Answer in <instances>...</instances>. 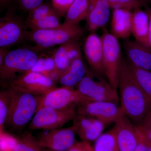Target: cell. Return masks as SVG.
Wrapping results in <instances>:
<instances>
[{
	"mask_svg": "<svg viewBox=\"0 0 151 151\" xmlns=\"http://www.w3.org/2000/svg\"><path fill=\"white\" fill-rule=\"evenodd\" d=\"M118 88L120 106L124 114L135 126H139L151 111V98L135 81L123 58Z\"/></svg>",
	"mask_w": 151,
	"mask_h": 151,
	"instance_id": "cell-1",
	"label": "cell"
},
{
	"mask_svg": "<svg viewBox=\"0 0 151 151\" xmlns=\"http://www.w3.org/2000/svg\"><path fill=\"white\" fill-rule=\"evenodd\" d=\"M7 87L9 102L5 126L11 131L20 132L35 115L43 96Z\"/></svg>",
	"mask_w": 151,
	"mask_h": 151,
	"instance_id": "cell-2",
	"label": "cell"
},
{
	"mask_svg": "<svg viewBox=\"0 0 151 151\" xmlns=\"http://www.w3.org/2000/svg\"><path fill=\"white\" fill-rule=\"evenodd\" d=\"M40 51L36 47L9 50L2 65L0 66L1 85L6 86L11 81L29 71L40 57Z\"/></svg>",
	"mask_w": 151,
	"mask_h": 151,
	"instance_id": "cell-3",
	"label": "cell"
},
{
	"mask_svg": "<svg viewBox=\"0 0 151 151\" xmlns=\"http://www.w3.org/2000/svg\"><path fill=\"white\" fill-rule=\"evenodd\" d=\"M84 34V29L79 24L63 23L61 26L55 28L27 30L26 40L34 42L36 47L41 51L70 41L79 40Z\"/></svg>",
	"mask_w": 151,
	"mask_h": 151,
	"instance_id": "cell-4",
	"label": "cell"
},
{
	"mask_svg": "<svg viewBox=\"0 0 151 151\" xmlns=\"http://www.w3.org/2000/svg\"><path fill=\"white\" fill-rule=\"evenodd\" d=\"M103 45V66L105 76L114 89L117 90L122 60L118 39L107 31L101 36Z\"/></svg>",
	"mask_w": 151,
	"mask_h": 151,
	"instance_id": "cell-5",
	"label": "cell"
},
{
	"mask_svg": "<svg viewBox=\"0 0 151 151\" xmlns=\"http://www.w3.org/2000/svg\"><path fill=\"white\" fill-rule=\"evenodd\" d=\"M77 114L76 106L64 109L43 107L37 111L28 128L31 130L58 129L73 121Z\"/></svg>",
	"mask_w": 151,
	"mask_h": 151,
	"instance_id": "cell-6",
	"label": "cell"
},
{
	"mask_svg": "<svg viewBox=\"0 0 151 151\" xmlns=\"http://www.w3.org/2000/svg\"><path fill=\"white\" fill-rule=\"evenodd\" d=\"M25 21L12 10L0 19V47L9 49L26 40Z\"/></svg>",
	"mask_w": 151,
	"mask_h": 151,
	"instance_id": "cell-7",
	"label": "cell"
},
{
	"mask_svg": "<svg viewBox=\"0 0 151 151\" xmlns=\"http://www.w3.org/2000/svg\"><path fill=\"white\" fill-rule=\"evenodd\" d=\"M90 101H92L91 99L74 87L63 86L55 88L42 96L37 111L43 107L64 109L72 106L76 107L80 103Z\"/></svg>",
	"mask_w": 151,
	"mask_h": 151,
	"instance_id": "cell-8",
	"label": "cell"
},
{
	"mask_svg": "<svg viewBox=\"0 0 151 151\" xmlns=\"http://www.w3.org/2000/svg\"><path fill=\"white\" fill-rule=\"evenodd\" d=\"M77 114L96 118L105 125L116 123L124 113L121 106L105 101H90L80 103L76 106Z\"/></svg>",
	"mask_w": 151,
	"mask_h": 151,
	"instance_id": "cell-9",
	"label": "cell"
},
{
	"mask_svg": "<svg viewBox=\"0 0 151 151\" xmlns=\"http://www.w3.org/2000/svg\"><path fill=\"white\" fill-rule=\"evenodd\" d=\"M76 87L81 94L92 101L112 102L118 105L120 103L117 90L103 79L95 81L89 72Z\"/></svg>",
	"mask_w": 151,
	"mask_h": 151,
	"instance_id": "cell-10",
	"label": "cell"
},
{
	"mask_svg": "<svg viewBox=\"0 0 151 151\" xmlns=\"http://www.w3.org/2000/svg\"><path fill=\"white\" fill-rule=\"evenodd\" d=\"M55 81L40 73L29 72L15 79L5 87L27 93L44 96L56 88Z\"/></svg>",
	"mask_w": 151,
	"mask_h": 151,
	"instance_id": "cell-11",
	"label": "cell"
},
{
	"mask_svg": "<svg viewBox=\"0 0 151 151\" xmlns=\"http://www.w3.org/2000/svg\"><path fill=\"white\" fill-rule=\"evenodd\" d=\"M47 131L42 133L37 139L42 148L55 151H66L76 142L73 126Z\"/></svg>",
	"mask_w": 151,
	"mask_h": 151,
	"instance_id": "cell-12",
	"label": "cell"
},
{
	"mask_svg": "<svg viewBox=\"0 0 151 151\" xmlns=\"http://www.w3.org/2000/svg\"><path fill=\"white\" fill-rule=\"evenodd\" d=\"M83 49L84 56L91 70L100 79H103L102 76L105 75L101 37L95 33H91L85 39Z\"/></svg>",
	"mask_w": 151,
	"mask_h": 151,
	"instance_id": "cell-13",
	"label": "cell"
},
{
	"mask_svg": "<svg viewBox=\"0 0 151 151\" xmlns=\"http://www.w3.org/2000/svg\"><path fill=\"white\" fill-rule=\"evenodd\" d=\"M76 134L81 141H94L103 134L105 124L96 118L77 114L73 120Z\"/></svg>",
	"mask_w": 151,
	"mask_h": 151,
	"instance_id": "cell-14",
	"label": "cell"
},
{
	"mask_svg": "<svg viewBox=\"0 0 151 151\" xmlns=\"http://www.w3.org/2000/svg\"><path fill=\"white\" fill-rule=\"evenodd\" d=\"M116 140L119 151H134L138 143L135 125L124 115L115 123Z\"/></svg>",
	"mask_w": 151,
	"mask_h": 151,
	"instance_id": "cell-15",
	"label": "cell"
},
{
	"mask_svg": "<svg viewBox=\"0 0 151 151\" xmlns=\"http://www.w3.org/2000/svg\"><path fill=\"white\" fill-rule=\"evenodd\" d=\"M110 8L107 0H88L86 19L88 30L93 32L107 24L110 17Z\"/></svg>",
	"mask_w": 151,
	"mask_h": 151,
	"instance_id": "cell-16",
	"label": "cell"
},
{
	"mask_svg": "<svg viewBox=\"0 0 151 151\" xmlns=\"http://www.w3.org/2000/svg\"><path fill=\"white\" fill-rule=\"evenodd\" d=\"M124 47L128 61L137 67L151 70V47L127 39L124 41Z\"/></svg>",
	"mask_w": 151,
	"mask_h": 151,
	"instance_id": "cell-17",
	"label": "cell"
},
{
	"mask_svg": "<svg viewBox=\"0 0 151 151\" xmlns=\"http://www.w3.org/2000/svg\"><path fill=\"white\" fill-rule=\"evenodd\" d=\"M88 72L81 55L70 63L67 68L58 76L57 81L63 86L74 87Z\"/></svg>",
	"mask_w": 151,
	"mask_h": 151,
	"instance_id": "cell-18",
	"label": "cell"
},
{
	"mask_svg": "<svg viewBox=\"0 0 151 151\" xmlns=\"http://www.w3.org/2000/svg\"><path fill=\"white\" fill-rule=\"evenodd\" d=\"M132 18L131 10L114 9L111 22V34L118 39H128L132 34Z\"/></svg>",
	"mask_w": 151,
	"mask_h": 151,
	"instance_id": "cell-19",
	"label": "cell"
},
{
	"mask_svg": "<svg viewBox=\"0 0 151 151\" xmlns=\"http://www.w3.org/2000/svg\"><path fill=\"white\" fill-rule=\"evenodd\" d=\"M132 34L135 40L151 47L148 17L141 8L134 9L132 12Z\"/></svg>",
	"mask_w": 151,
	"mask_h": 151,
	"instance_id": "cell-20",
	"label": "cell"
},
{
	"mask_svg": "<svg viewBox=\"0 0 151 151\" xmlns=\"http://www.w3.org/2000/svg\"><path fill=\"white\" fill-rule=\"evenodd\" d=\"M88 8V0H74L65 15L63 24H79L86 19Z\"/></svg>",
	"mask_w": 151,
	"mask_h": 151,
	"instance_id": "cell-21",
	"label": "cell"
},
{
	"mask_svg": "<svg viewBox=\"0 0 151 151\" xmlns=\"http://www.w3.org/2000/svg\"><path fill=\"white\" fill-rule=\"evenodd\" d=\"M127 65L133 77L139 86L151 98V70L137 67L129 61Z\"/></svg>",
	"mask_w": 151,
	"mask_h": 151,
	"instance_id": "cell-22",
	"label": "cell"
},
{
	"mask_svg": "<svg viewBox=\"0 0 151 151\" xmlns=\"http://www.w3.org/2000/svg\"><path fill=\"white\" fill-rule=\"evenodd\" d=\"M61 17L57 13L48 15L35 22H26L27 29L31 31L50 29L59 27L63 24L60 22Z\"/></svg>",
	"mask_w": 151,
	"mask_h": 151,
	"instance_id": "cell-23",
	"label": "cell"
},
{
	"mask_svg": "<svg viewBox=\"0 0 151 151\" xmlns=\"http://www.w3.org/2000/svg\"><path fill=\"white\" fill-rule=\"evenodd\" d=\"M93 148L94 151H119L114 127L95 141Z\"/></svg>",
	"mask_w": 151,
	"mask_h": 151,
	"instance_id": "cell-24",
	"label": "cell"
},
{
	"mask_svg": "<svg viewBox=\"0 0 151 151\" xmlns=\"http://www.w3.org/2000/svg\"><path fill=\"white\" fill-rule=\"evenodd\" d=\"M70 41L63 44L53 52L58 77L67 68L71 63L68 53V47Z\"/></svg>",
	"mask_w": 151,
	"mask_h": 151,
	"instance_id": "cell-25",
	"label": "cell"
},
{
	"mask_svg": "<svg viewBox=\"0 0 151 151\" xmlns=\"http://www.w3.org/2000/svg\"><path fill=\"white\" fill-rule=\"evenodd\" d=\"M37 139L31 133L25 132L17 140L14 151H42Z\"/></svg>",
	"mask_w": 151,
	"mask_h": 151,
	"instance_id": "cell-26",
	"label": "cell"
},
{
	"mask_svg": "<svg viewBox=\"0 0 151 151\" xmlns=\"http://www.w3.org/2000/svg\"><path fill=\"white\" fill-rule=\"evenodd\" d=\"M55 12H56L51 3L44 2L29 12L25 22H29L36 21L48 15Z\"/></svg>",
	"mask_w": 151,
	"mask_h": 151,
	"instance_id": "cell-27",
	"label": "cell"
},
{
	"mask_svg": "<svg viewBox=\"0 0 151 151\" xmlns=\"http://www.w3.org/2000/svg\"><path fill=\"white\" fill-rule=\"evenodd\" d=\"M110 8L115 9H117L134 10L135 9L145 7L147 2L145 0H107Z\"/></svg>",
	"mask_w": 151,
	"mask_h": 151,
	"instance_id": "cell-28",
	"label": "cell"
},
{
	"mask_svg": "<svg viewBox=\"0 0 151 151\" xmlns=\"http://www.w3.org/2000/svg\"><path fill=\"white\" fill-rule=\"evenodd\" d=\"M9 98L7 90L0 92V130L1 134L5 127V123L8 113Z\"/></svg>",
	"mask_w": 151,
	"mask_h": 151,
	"instance_id": "cell-29",
	"label": "cell"
},
{
	"mask_svg": "<svg viewBox=\"0 0 151 151\" xmlns=\"http://www.w3.org/2000/svg\"><path fill=\"white\" fill-rule=\"evenodd\" d=\"M74 0H51V4L57 13L65 17L66 12Z\"/></svg>",
	"mask_w": 151,
	"mask_h": 151,
	"instance_id": "cell-30",
	"label": "cell"
},
{
	"mask_svg": "<svg viewBox=\"0 0 151 151\" xmlns=\"http://www.w3.org/2000/svg\"><path fill=\"white\" fill-rule=\"evenodd\" d=\"M45 0H17L19 8L25 12H29L44 3Z\"/></svg>",
	"mask_w": 151,
	"mask_h": 151,
	"instance_id": "cell-31",
	"label": "cell"
},
{
	"mask_svg": "<svg viewBox=\"0 0 151 151\" xmlns=\"http://www.w3.org/2000/svg\"><path fill=\"white\" fill-rule=\"evenodd\" d=\"M138 138L151 146V127L135 126Z\"/></svg>",
	"mask_w": 151,
	"mask_h": 151,
	"instance_id": "cell-32",
	"label": "cell"
},
{
	"mask_svg": "<svg viewBox=\"0 0 151 151\" xmlns=\"http://www.w3.org/2000/svg\"><path fill=\"white\" fill-rule=\"evenodd\" d=\"M45 57L46 55H44L43 54H41L40 57L35 64L27 73H29V72H35V73H41L45 76Z\"/></svg>",
	"mask_w": 151,
	"mask_h": 151,
	"instance_id": "cell-33",
	"label": "cell"
},
{
	"mask_svg": "<svg viewBox=\"0 0 151 151\" xmlns=\"http://www.w3.org/2000/svg\"><path fill=\"white\" fill-rule=\"evenodd\" d=\"M66 151H94L93 147L89 142L81 141L76 142L73 146Z\"/></svg>",
	"mask_w": 151,
	"mask_h": 151,
	"instance_id": "cell-34",
	"label": "cell"
},
{
	"mask_svg": "<svg viewBox=\"0 0 151 151\" xmlns=\"http://www.w3.org/2000/svg\"><path fill=\"white\" fill-rule=\"evenodd\" d=\"M150 147V146H149L144 141L138 138V143L134 151H147Z\"/></svg>",
	"mask_w": 151,
	"mask_h": 151,
	"instance_id": "cell-35",
	"label": "cell"
},
{
	"mask_svg": "<svg viewBox=\"0 0 151 151\" xmlns=\"http://www.w3.org/2000/svg\"><path fill=\"white\" fill-rule=\"evenodd\" d=\"M145 11L148 17L149 21V39L151 46V8L147 5L145 7Z\"/></svg>",
	"mask_w": 151,
	"mask_h": 151,
	"instance_id": "cell-36",
	"label": "cell"
},
{
	"mask_svg": "<svg viewBox=\"0 0 151 151\" xmlns=\"http://www.w3.org/2000/svg\"><path fill=\"white\" fill-rule=\"evenodd\" d=\"M139 125L143 127H151V111L147 114L143 122Z\"/></svg>",
	"mask_w": 151,
	"mask_h": 151,
	"instance_id": "cell-37",
	"label": "cell"
},
{
	"mask_svg": "<svg viewBox=\"0 0 151 151\" xmlns=\"http://www.w3.org/2000/svg\"><path fill=\"white\" fill-rule=\"evenodd\" d=\"M9 51V49L5 48L0 49V66L2 65L6 55Z\"/></svg>",
	"mask_w": 151,
	"mask_h": 151,
	"instance_id": "cell-38",
	"label": "cell"
},
{
	"mask_svg": "<svg viewBox=\"0 0 151 151\" xmlns=\"http://www.w3.org/2000/svg\"><path fill=\"white\" fill-rule=\"evenodd\" d=\"M12 0H0L1 9L6 7L9 5Z\"/></svg>",
	"mask_w": 151,
	"mask_h": 151,
	"instance_id": "cell-39",
	"label": "cell"
},
{
	"mask_svg": "<svg viewBox=\"0 0 151 151\" xmlns=\"http://www.w3.org/2000/svg\"><path fill=\"white\" fill-rule=\"evenodd\" d=\"M145 1H146L147 2L150 3V4H151V0H145Z\"/></svg>",
	"mask_w": 151,
	"mask_h": 151,
	"instance_id": "cell-40",
	"label": "cell"
},
{
	"mask_svg": "<svg viewBox=\"0 0 151 151\" xmlns=\"http://www.w3.org/2000/svg\"><path fill=\"white\" fill-rule=\"evenodd\" d=\"M147 151H151V146L149 147Z\"/></svg>",
	"mask_w": 151,
	"mask_h": 151,
	"instance_id": "cell-41",
	"label": "cell"
},
{
	"mask_svg": "<svg viewBox=\"0 0 151 151\" xmlns=\"http://www.w3.org/2000/svg\"></svg>",
	"mask_w": 151,
	"mask_h": 151,
	"instance_id": "cell-42",
	"label": "cell"
}]
</instances>
